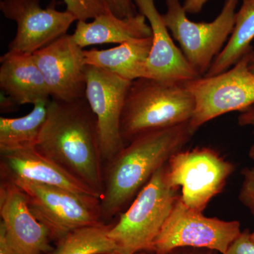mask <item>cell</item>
I'll return each instance as SVG.
<instances>
[{
  "instance_id": "8992f818",
  "label": "cell",
  "mask_w": 254,
  "mask_h": 254,
  "mask_svg": "<svg viewBox=\"0 0 254 254\" xmlns=\"http://www.w3.org/2000/svg\"><path fill=\"white\" fill-rule=\"evenodd\" d=\"M253 47L231 68L211 76H200L185 83L195 100L190 124L197 131L210 120L254 105V73L250 63Z\"/></svg>"
},
{
  "instance_id": "6da1fadb",
  "label": "cell",
  "mask_w": 254,
  "mask_h": 254,
  "mask_svg": "<svg viewBox=\"0 0 254 254\" xmlns=\"http://www.w3.org/2000/svg\"><path fill=\"white\" fill-rule=\"evenodd\" d=\"M36 148L101 197L104 162L96 117L86 98L53 99Z\"/></svg>"
},
{
  "instance_id": "5bb4252c",
  "label": "cell",
  "mask_w": 254,
  "mask_h": 254,
  "mask_svg": "<svg viewBox=\"0 0 254 254\" xmlns=\"http://www.w3.org/2000/svg\"><path fill=\"white\" fill-rule=\"evenodd\" d=\"M152 30V47L145 65L144 78L166 83H185L199 75L191 67L164 22L155 0H133Z\"/></svg>"
},
{
  "instance_id": "5b68a950",
  "label": "cell",
  "mask_w": 254,
  "mask_h": 254,
  "mask_svg": "<svg viewBox=\"0 0 254 254\" xmlns=\"http://www.w3.org/2000/svg\"><path fill=\"white\" fill-rule=\"evenodd\" d=\"M238 3L239 0H225L213 21L198 23L189 19L180 0H166V11L162 14L164 22L200 76L207 73L231 36Z\"/></svg>"
},
{
  "instance_id": "603a6c76",
  "label": "cell",
  "mask_w": 254,
  "mask_h": 254,
  "mask_svg": "<svg viewBox=\"0 0 254 254\" xmlns=\"http://www.w3.org/2000/svg\"><path fill=\"white\" fill-rule=\"evenodd\" d=\"M249 156L254 162V143L251 146ZM243 176V182L240 192V201L244 205L254 200V166L246 168L241 172Z\"/></svg>"
},
{
  "instance_id": "e0dca14e",
  "label": "cell",
  "mask_w": 254,
  "mask_h": 254,
  "mask_svg": "<svg viewBox=\"0 0 254 254\" xmlns=\"http://www.w3.org/2000/svg\"><path fill=\"white\" fill-rule=\"evenodd\" d=\"M73 41L81 48L95 45L116 43L152 36L146 18L141 13L128 18H119L112 14L97 16L91 22L77 21L72 35Z\"/></svg>"
},
{
  "instance_id": "9c48e42d",
  "label": "cell",
  "mask_w": 254,
  "mask_h": 254,
  "mask_svg": "<svg viewBox=\"0 0 254 254\" xmlns=\"http://www.w3.org/2000/svg\"><path fill=\"white\" fill-rule=\"evenodd\" d=\"M167 165L169 183L178 190L181 187L180 198L184 203L201 213L222 191L235 169L233 164L208 147L182 150Z\"/></svg>"
},
{
  "instance_id": "30bf717a",
  "label": "cell",
  "mask_w": 254,
  "mask_h": 254,
  "mask_svg": "<svg viewBox=\"0 0 254 254\" xmlns=\"http://www.w3.org/2000/svg\"><path fill=\"white\" fill-rule=\"evenodd\" d=\"M86 98L98 123L102 157L109 163L125 146L121 134V118L131 81L86 65Z\"/></svg>"
},
{
  "instance_id": "3957f363",
  "label": "cell",
  "mask_w": 254,
  "mask_h": 254,
  "mask_svg": "<svg viewBox=\"0 0 254 254\" xmlns=\"http://www.w3.org/2000/svg\"><path fill=\"white\" fill-rule=\"evenodd\" d=\"M195 100L185 83L140 78L131 81L123 114L121 134L125 145L143 132L190 122Z\"/></svg>"
},
{
  "instance_id": "52a82bcc",
  "label": "cell",
  "mask_w": 254,
  "mask_h": 254,
  "mask_svg": "<svg viewBox=\"0 0 254 254\" xmlns=\"http://www.w3.org/2000/svg\"><path fill=\"white\" fill-rule=\"evenodd\" d=\"M22 190L32 213L58 241L81 227L104 223L100 198L25 180L12 181Z\"/></svg>"
},
{
  "instance_id": "2e32d148",
  "label": "cell",
  "mask_w": 254,
  "mask_h": 254,
  "mask_svg": "<svg viewBox=\"0 0 254 254\" xmlns=\"http://www.w3.org/2000/svg\"><path fill=\"white\" fill-rule=\"evenodd\" d=\"M0 88L18 105L49 102V89L33 54L7 51L0 58Z\"/></svg>"
},
{
  "instance_id": "ffe728a7",
  "label": "cell",
  "mask_w": 254,
  "mask_h": 254,
  "mask_svg": "<svg viewBox=\"0 0 254 254\" xmlns=\"http://www.w3.org/2000/svg\"><path fill=\"white\" fill-rule=\"evenodd\" d=\"M49 102L36 103L33 109L25 116L18 118L1 117L0 150L36 146L46 123Z\"/></svg>"
},
{
  "instance_id": "ba28073f",
  "label": "cell",
  "mask_w": 254,
  "mask_h": 254,
  "mask_svg": "<svg viewBox=\"0 0 254 254\" xmlns=\"http://www.w3.org/2000/svg\"><path fill=\"white\" fill-rule=\"evenodd\" d=\"M241 233L240 222L205 217L201 212L187 206L180 195L148 252L164 254L190 247L222 254Z\"/></svg>"
},
{
  "instance_id": "d4e9b609",
  "label": "cell",
  "mask_w": 254,
  "mask_h": 254,
  "mask_svg": "<svg viewBox=\"0 0 254 254\" xmlns=\"http://www.w3.org/2000/svg\"><path fill=\"white\" fill-rule=\"evenodd\" d=\"M222 254H254V243L251 239L250 230L242 231L226 252Z\"/></svg>"
},
{
  "instance_id": "277c9868",
  "label": "cell",
  "mask_w": 254,
  "mask_h": 254,
  "mask_svg": "<svg viewBox=\"0 0 254 254\" xmlns=\"http://www.w3.org/2000/svg\"><path fill=\"white\" fill-rule=\"evenodd\" d=\"M167 164L138 192L118 222L111 225L108 236L119 254L148 252L171 213L180 195L178 189L169 183Z\"/></svg>"
},
{
  "instance_id": "44dd1931",
  "label": "cell",
  "mask_w": 254,
  "mask_h": 254,
  "mask_svg": "<svg viewBox=\"0 0 254 254\" xmlns=\"http://www.w3.org/2000/svg\"><path fill=\"white\" fill-rule=\"evenodd\" d=\"M110 224L100 223L76 229L58 241L49 254H100L116 252L108 236Z\"/></svg>"
},
{
  "instance_id": "4fadbf2b",
  "label": "cell",
  "mask_w": 254,
  "mask_h": 254,
  "mask_svg": "<svg viewBox=\"0 0 254 254\" xmlns=\"http://www.w3.org/2000/svg\"><path fill=\"white\" fill-rule=\"evenodd\" d=\"M0 217L16 254H49L50 232L32 213L27 198L14 182L0 180Z\"/></svg>"
},
{
  "instance_id": "7a4b0ae2",
  "label": "cell",
  "mask_w": 254,
  "mask_h": 254,
  "mask_svg": "<svg viewBox=\"0 0 254 254\" xmlns=\"http://www.w3.org/2000/svg\"><path fill=\"white\" fill-rule=\"evenodd\" d=\"M195 131L188 122L143 132L105 164L100 198L103 222L108 224L133 201L159 169L183 150Z\"/></svg>"
},
{
  "instance_id": "d6a6232c",
  "label": "cell",
  "mask_w": 254,
  "mask_h": 254,
  "mask_svg": "<svg viewBox=\"0 0 254 254\" xmlns=\"http://www.w3.org/2000/svg\"><path fill=\"white\" fill-rule=\"evenodd\" d=\"M120 254L118 253V252H109V253H104V254Z\"/></svg>"
},
{
  "instance_id": "1f68e13d",
  "label": "cell",
  "mask_w": 254,
  "mask_h": 254,
  "mask_svg": "<svg viewBox=\"0 0 254 254\" xmlns=\"http://www.w3.org/2000/svg\"><path fill=\"white\" fill-rule=\"evenodd\" d=\"M250 68L252 72L254 73V53L253 57H252V60H251L250 63Z\"/></svg>"
},
{
  "instance_id": "4dcf8cb0",
  "label": "cell",
  "mask_w": 254,
  "mask_h": 254,
  "mask_svg": "<svg viewBox=\"0 0 254 254\" xmlns=\"http://www.w3.org/2000/svg\"><path fill=\"white\" fill-rule=\"evenodd\" d=\"M245 205L248 207L254 218V201L249 202V203H247V204ZM251 239H252V242L254 243V231L252 232V233H251Z\"/></svg>"
},
{
  "instance_id": "7c38bea8",
  "label": "cell",
  "mask_w": 254,
  "mask_h": 254,
  "mask_svg": "<svg viewBox=\"0 0 254 254\" xmlns=\"http://www.w3.org/2000/svg\"><path fill=\"white\" fill-rule=\"evenodd\" d=\"M33 55L53 99L72 101L86 98L84 50L71 35H64Z\"/></svg>"
},
{
  "instance_id": "ac0fdd59",
  "label": "cell",
  "mask_w": 254,
  "mask_h": 254,
  "mask_svg": "<svg viewBox=\"0 0 254 254\" xmlns=\"http://www.w3.org/2000/svg\"><path fill=\"white\" fill-rule=\"evenodd\" d=\"M152 36L132 40L106 50H84L86 65L106 70L129 81L144 78Z\"/></svg>"
},
{
  "instance_id": "d6986e66",
  "label": "cell",
  "mask_w": 254,
  "mask_h": 254,
  "mask_svg": "<svg viewBox=\"0 0 254 254\" xmlns=\"http://www.w3.org/2000/svg\"><path fill=\"white\" fill-rule=\"evenodd\" d=\"M254 40V0H242L231 36L204 76H214L231 68L252 48Z\"/></svg>"
},
{
  "instance_id": "f1b7e54d",
  "label": "cell",
  "mask_w": 254,
  "mask_h": 254,
  "mask_svg": "<svg viewBox=\"0 0 254 254\" xmlns=\"http://www.w3.org/2000/svg\"><path fill=\"white\" fill-rule=\"evenodd\" d=\"M237 120L241 127H252L254 133V105L241 112Z\"/></svg>"
},
{
  "instance_id": "4316f807",
  "label": "cell",
  "mask_w": 254,
  "mask_h": 254,
  "mask_svg": "<svg viewBox=\"0 0 254 254\" xmlns=\"http://www.w3.org/2000/svg\"><path fill=\"white\" fill-rule=\"evenodd\" d=\"M18 105L12 98L1 91L0 93V113L1 114L11 113L17 111Z\"/></svg>"
},
{
  "instance_id": "484cf974",
  "label": "cell",
  "mask_w": 254,
  "mask_h": 254,
  "mask_svg": "<svg viewBox=\"0 0 254 254\" xmlns=\"http://www.w3.org/2000/svg\"><path fill=\"white\" fill-rule=\"evenodd\" d=\"M0 254H16L6 227L0 221Z\"/></svg>"
},
{
  "instance_id": "8fae6325",
  "label": "cell",
  "mask_w": 254,
  "mask_h": 254,
  "mask_svg": "<svg viewBox=\"0 0 254 254\" xmlns=\"http://www.w3.org/2000/svg\"><path fill=\"white\" fill-rule=\"evenodd\" d=\"M4 17L17 24L16 36L8 51L33 54L66 34L76 18L66 11H58L53 1L43 9L40 0H1Z\"/></svg>"
},
{
  "instance_id": "9a60e30c",
  "label": "cell",
  "mask_w": 254,
  "mask_h": 254,
  "mask_svg": "<svg viewBox=\"0 0 254 254\" xmlns=\"http://www.w3.org/2000/svg\"><path fill=\"white\" fill-rule=\"evenodd\" d=\"M0 177L60 187L100 198L89 187L42 155L35 146L0 150Z\"/></svg>"
},
{
  "instance_id": "7402d4cb",
  "label": "cell",
  "mask_w": 254,
  "mask_h": 254,
  "mask_svg": "<svg viewBox=\"0 0 254 254\" xmlns=\"http://www.w3.org/2000/svg\"><path fill=\"white\" fill-rule=\"evenodd\" d=\"M66 11L76 18V21H88L97 16L110 12L105 0H63Z\"/></svg>"
},
{
  "instance_id": "83f0119b",
  "label": "cell",
  "mask_w": 254,
  "mask_h": 254,
  "mask_svg": "<svg viewBox=\"0 0 254 254\" xmlns=\"http://www.w3.org/2000/svg\"><path fill=\"white\" fill-rule=\"evenodd\" d=\"M136 254H157L151 253V252H138ZM218 254V252L215 251L205 250V249H196V248H190V247H185V248H178L175 249L168 252L167 254Z\"/></svg>"
},
{
  "instance_id": "cb8c5ba5",
  "label": "cell",
  "mask_w": 254,
  "mask_h": 254,
  "mask_svg": "<svg viewBox=\"0 0 254 254\" xmlns=\"http://www.w3.org/2000/svg\"><path fill=\"white\" fill-rule=\"evenodd\" d=\"M112 14L119 18H128L138 14L133 0H105Z\"/></svg>"
},
{
  "instance_id": "f546056e",
  "label": "cell",
  "mask_w": 254,
  "mask_h": 254,
  "mask_svg": "<svg viewBox=\"0 0 254 254\" xmlns=\"http://www.w3.org/2000/svg\"><path fill=\"white\" fill-rule=\"evenodd\" d=\"M208 1V0H185L183 6L187 14H198Z\"/></svg>"
}]
</instances>
